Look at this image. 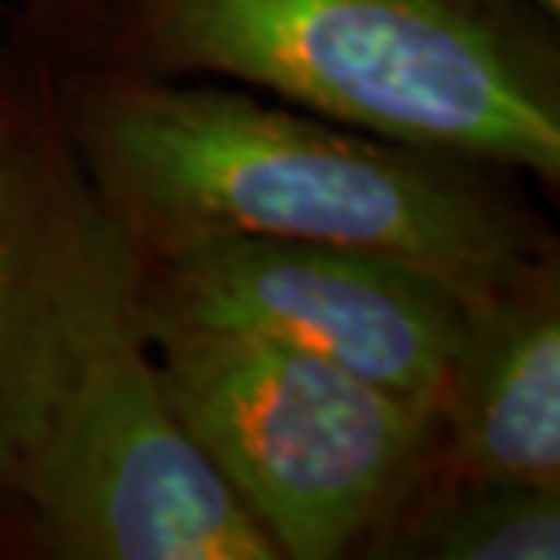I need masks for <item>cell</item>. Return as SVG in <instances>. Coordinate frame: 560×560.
<instances>
[{"label":"cell","mask_w":560,"mask_h":560,"mask_svg":"<svg viewBox=\"0 0 560 560\" xmlns=\"http://www.w3.org/2000/svg\"><path fill=\"white\" fill-rule=\"evenodd\" d=\"M70 189L37 172L0 131V480L30 357L51 291Z\"/></svg>","instance_id":"cell-7"},{"label":"cell","mask_w":560,"mask_h":560,"mask_svg":"<svg viewBox=\"0 0 560 560\" xmlns=\"http://www.w3.org/2000/svg\"><path fill=\"white\" fill-rule=\"evenodd\" d=\"M542 22L528 0H131L128 40L161 73L226 77L364 136L557 178Z\"/></svg>","instance_id":"cell-2"},{"label":"cell","mask_w":560,"mask_h":560,"mask_svg":"<svg viewBox=\"0 0 560 560\" xmlns=\"http://www.w3.org/2000/svg\"><path fill=\"white\" fill-rule=\"evenodd\" d=\"M77 560H277L178 422L139 302V255L70 189L4 480Z\"/></svg>","instance_id":"cell-3"},{"label":"cell","mask_w":560,"mask_h":560,"mask_svg":"<svg viewBox=\"0 0 560 560\" xmlns=\"http://www.w3.org/2000/svg\"><path fill=\"white\" fill-rule=\"evenodd\" d=\"M95 205L139 259L262 237L386 255L466 302L546 255L469 161L215 84L103 77L70 98Z\"/></svg>","instance_id":"cell-1"},{"label":"cell","mask_w":560,"mask_h":560,"mask_svg":"<svg viewBox=\"0 0 560 560\" xmlns=\"http://www.w3.org/2000/svg\"><path fill=\"white\" fill-rule=\"evenodd\" d=\"M528 4H532L535 11H542L546 19H557V15H560V0H528Z\"/></svg>","instance_id":"cell-9"},{"label":"cell","mask_w":560,"mask_h":560,"mask_svg":"<svg viewBox=\"0 0 560 560\" xmlns=\"http://www.w3.org/2000/svg\"><path fill=\"white\" fill-rule=\"evenodd\" d=\"M375 546L394 557L430 560H557L560 557V488L535 485H463L447 480L433 502L422 495Z\"/></svg>","instance_id":"cell-8"},{"label":"cell","mask_w":560,"mask_h":560,"mask_svg":"<svg viewBox=\"0 0 560 560\" xmlns=\"http://www.w3.org/2000/svg\"><path fill=\"white\" fill-rule=\"evenodd\" d=\"M436 466L463 485L560 488V288L539 255L466 320L436 405Z\"/></svg>","instance_id":"cell-6"},{"label":"cell","mask_w":560,"mask_h":560,"mask_svg":"<svg viewBox=\"0 0 560 560\" xmlns=\"http://www.w3.org/2000/svg\"><path fill=\"white\" fill-rule=\"evenodd\" d=\"M153 320L259 335L430 411L466 320V299L386 255L335 244L230 237L139 259Z\"/></svg>","instance_id":"cell-5"},{"label":"cell","mask_w":560,"mask_h":560,"mask_svg":"<svg viewBox=\"0 0 560 560\" xmlns=\"http://www.w3.org/2000/svg\"><path fill=\"white\" fill-rule=\"evenodd\" d=\"M178 422L280 557L372 542L436 466V419L259 335L145 317Z\"/></svg>","instance_id":"cell-4"}]
</instances>
